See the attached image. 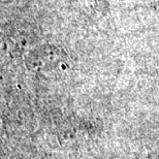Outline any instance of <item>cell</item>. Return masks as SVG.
<instances>
[{
  "label": "cell",
  "instance_id": "6da1fadb",
  "mask_svg": "<svg viewBox=\"0 0 159 159\" xmlns=\"http://www.w3.org/2000/svg\"><path fill=\"white\" fill-rule=\"evenodd\" d=\"M30 68L39 74H61L67 66V57L61 49L43 46L28 56Z\"/></svg>",
  "mask_w": 159,
  "mask_h": 159
}]
</instances>
